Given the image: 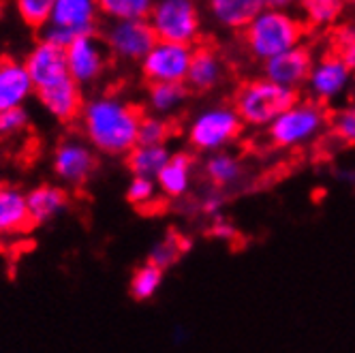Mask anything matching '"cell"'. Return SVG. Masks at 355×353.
<instances>
[{"mask_svg":"<svg viewBox=\"0 0 355 353\" xmlns=\"http://www.w3.org/2000/svg\"><path fill=\"white\" fill-rule=\"evenodd\" d=\"M82 127L92 148L98 153L120 157L137 146V133L144 114L120 96H96L82 110Z\"/></svg>","mask_w":355,"mask_h":353,"instance_id":"cell-1","label":"cell"},{"mask_svg":"<svg viewBox=\"0 0 355 353\" xmlns=\"http://www.w3.org/2000/svg\"><path fill=\"white\" fill-rule=\"evenodd\" d=\"M304 24L291 11L263 9L244 28V43L257 60H270L300 45Z\"/></svg>","mask_w":355,"mask_h":353,"instance_id":"cell-2","label":"cell"},{"mask_svg":"<svg viewBox=\"0 0 355 353\" xmlns=\"http://www.w3.org/2000/svg\"><path fill=\"white\" fill-rule=\"evenodd\" d=\"M297 101V92L278 86L266 78L246 82L234 101V110L248 127L268 129L270 124Z\"/></svg>","mask_w":355,"mask_h":353,"instance_id":"cell-3","label":"cell"},{"mask_svg":"<svg viewBox=\"0 0 355 353\" xmlns=\"http://www.w3.org/2000/svg\"><path fill=\"white\" fill-rule=\"evenodd\" d=\"M327 110L313 98L295 101V103L278 116L268 127V139L272 146L291 150L315 141L327 127Z\"/></svg>","mask_w":355,"mask_h":353,"instance_id":"cell-4","label":"cell"},{"mask_svg":"<svg viewBox=\"0 0 355 353\" xmlns=\"http://www.w3.org/2000/svg\"><path fill=\"white\" fill-rule=\"evenodd\" d=\"M244 129L238 112L230 105H214L201 110L189 124V144L197 153L214 155L220 153L230 144H234Z\"/></svg>","mask_w":355,"mask_h":353,"instance_id":"cell-5","label":"cell"},{"mask_svg":"<svg viewBox=\"0 0 355 353\" xmlns=\"http://www.w3.org/2000/svg\"><path fill=\"white\" fill-rule=\"evenodd\" d=\"M148 24L159 41L193 45L201 31L199 7L195 0H155Z\"/></svg>","mask_w":355,"mask_h":353,"instance_id":"cell-6","label":"cell"},{"mask_svg":"<svg viewBox=\"0 0 355 353\" xmlns=\"http://www.w3.org/2000/svg\"><path fill=\"white\" fill-rule=\"evenodd\" d=\"M98 13L96 0H56L49 24L43 28V39L67 47L75 37L94 35Z\"/></svg>","mask_w":355,"mask_h":353,"instance_id":"cell-7","label":"cell"},{"mask_svg":"<svg viewBox=\"0 0 355 353\" xmlns=\"http://www.w3.org/2000/svg\"><path fill=\"white\" fill-rule=\"evenodd\" d=\"M103 41L112 56L126 62H141L159 39L148 19H110Z\"/></svg>","mask_w":355,"mask_h":353,"instance_id":"cell-8","label":"cell"},{"mask_svg":"<svg viewBox=\"0 0 355 353\" xmlns=\"http://www.w3.org/2000/svg\"><path fill=\"white\" fill-rule=\"evenodd\" d=\"M193 45L157 41L141 60V73L150 84H187Z\"/></svg>","mask_w":355,"mask_h":353,"instance_id":"cell-9","label":"cell"},{"mask_svg":"<svg viewBox=\"0 0 355 353\" xmlns=\"http://www.w3.org/2000/svg\"><path fill=\"white\" fill-rule=\"evenodd\" d=\"M67 71L71 78L82 84H92L107 69V45L96 35H82L75 37L67 47Z\"/></svg>","mask_w":355,"mask_h":353,"instance_id":"cell-10","label":"cell"},{"mask_svg":"<svg viewBox=\"0 0 355 353\" xmlns=\"http://www.w3.org/2000/svg\"><path fill=\"white\" fill-rule=\"evenodd\" d=\"M353 71L334 54H325L317 62H313L311 75L306 80V90L313 101L325 105L329 101H336L347 92L351 84Z\"/></svg>","mask_w":355,"mask_h":353,"instance_id":"cell-11","label":"cell"},{"mask_svg":"<svg viewBox=\"0 0 355 353\" xmlns=\"http://www.w3.org/2000/svg\"><path fill=\"white\" fill-rule=\"evenodd\" d=\"M313 62L315 60H313L309 49L297 45L293 49H287V52L266 60L263 62V78L278 84V86L297 92V88L306 86Z\"/></svg>","mask_w":355,"mask_h":353,"instance_id":"cell-12","label":"cell"},{"mask_svg":"<svg viewBox=\"0 0 355 353\" xmlns=\"http://www.w3.org/2000/svg\"><path fill=\"white\" fill-rule=\"evenodd\" d=\"M24 67H26L35 90L54 84L62 78H67V54L64 47L52 41L41 39L24 60Z\"/></svg>","mask_w":355,"mask_h":353,"instance_id":"cell-13","label":"cell"},{"mask_svg":"<svg viewBox=\"0 0 355 353\" xmlns=\"http://www.w3.org/2000/svg\"><path fill=\"white\" fill-rule=\"evenodd\" d=\"M96 169L92 148L80 139H64L54 153V171L60 180L71 184H86Z\"/></svg>","mask_w":355,"mask_h":353,"instance_id":"cell-14","label":"cell"},{"mask_svg":"<svg viewBox=\"0 0 355 353\" xmlns=\"http://www.w3.org/2000/svg\"><path fill=\"white\" fill-rule=\"evenodd\" d=\"M37 96L41 101V105L45 107L47 114H52L58 122H73L78 116H82L84 110V98L80 84L75 82L71 75L67 78L43 86L37 90Z\"/></svg>","mask_w":355,"mask_h":353,"instance_id":"cell-15","label":"cell"},{"mask_svg":"<svg viewBox=\"0 0 355 353\" xmlns=\"http://www.w3.org/2000/svg\"><path fill=\"white\" fill-rule=\"evenodd\" d=\"M33 92L35 86L24 62L15 58H0V114L24 107Z\"/></svg>","mask_w":355,"mask_h":353,"instance_id":"cell-16","label":"cell"},{"mask_svg":"<svg viewBox=\"0 0 355 353\" xmlns=\"http://www.w3.org/2000/svg\"><path fill=\"white\" fill-rule=\"evenodd\" d=\"M35 225L26 195L17 189L3 187L0 189V236H13L31 232Z\"/></svg>","mask_w":355,"mask_h":353,"instance_id":"cell-17","label":"cell"},{"mask_svg":"<svg viewBox=\"0 0 355 353\" xmlns=\"http://www.w3.org/2000/svg\"><path fill=\"white\" fill-rule=\"evenodd\" d=\"M263 9V0H208L212 19L230 31H244Z\"/></svg>","mask_w":355,"mask_h":353,"instance_id":"cell-18","label":"cell"},{"mask_svg":"<svg viewBox=\"0 0 355 353\" xmlns=\"http://www.w3.org/2000/svg\"><path fill=\"white\" fill-rule=\"evenodd\" d=\"M223 73H225L223 60L214 49H210V47L193 49V58H191V67H189V75H187L189 88H193L197 92H208L220 84Z\"/></svg>","mask_w":355,"mask_h":353,"instance_id":"cell-19","label":"cell"},{"mask_svg":"<svg viewBox=\"0 0 355 353\" xmlns=\"http://www.w3.org/2000/svg\"><path fill=\"white\" fill-rule=\"evenodd\" d=\"M195 171V159L189 153H175L157 175V187L165 197L178 199L189 193Z\"/></svg>","mask_w":355,"mask_h":353,"instance_id":"cell-20","label":"cell"},{"mask_svg":"<svg viewBox=\"0 0 355 353\" xmlns=\"http://www.w3.org/2000/svg\"><path fill=\"white\" fill-rule=\"evenodd\" d=\"M204 171L214 189L225 191V189L238 184L244 178V163L236 155L227 153V150H220V153L208 155V159L204 163Z\"/></svg>","mask_w":355,"mask_h":353,"instance_id":"cell-21","label":"cell"},{"mask_svg":"<svg viewBox=\"0 0 355 353\" xmlns=\"http://www.w3.org/2000/svg\"><path fill=\"white\" fill-rule=\"evenodd\" d=\"M171 153L167 146H135L129 155H126V165L135 178H150L157 180L161 169L167 165Z\"/></svg>","mask_w":355,"mask_h":353,"instance_id":"cell-22","label":"cell"},{"mask_svg":"<svg viewBox=\"0 0 355 353\" xmlns=\"http://www.w3.org/2000/svg\"><path fill=\"white\" fill-rule=\"evenodd\" d=\"M26 201H28V210H31L35 225H41V223H47L54 216H58L67 208L69 197L58 187L43 184V187H37L35 191H31L26 195Z\"/></svg>","mask_w":355,"mask_h":353,"instance_id":"cell-23","label":"cell"},{"mask_svg":"<svg viewBox=\"0 0 355 353\" xmlns=\"http://www.w3.org/2000/svg\"><path fill=\"white\" fill-rule=\"evenodd\" d=\"M189 96L187 84H150L148 88V105L161 118L180 110Z\"/></svg>","mask_w":355,"mask_h":353,"instance_id":"cell-24","label":"cell"},{"mask_svg":"<svg viewBox=\"0 0 355 353\" xmlns=\"http://www.w3.org/2000/svg\"><path fill=\"white\" fill-rule=\"evenodd\" d=\"M189 248H191L189 238H184L182 234H178V232H169L159 244H155L148 261L165 272L167 268H171L173 264L180 261L182 255L189 253Z\"/></svg>","mask_w":355,"mask_h":353,"instance_id":"cell-25","label":"cell"},{"mask_svg":"<svg viewBox=\"0 0 355 353\" xmlns=\"http://www.w3.org/2000/svg\"><path fill=\"white\" fill-rule=\"evenodd\" d=\"M343 0H300L304 19L315 28L334 26L343 15Z\"/></svg>","mask_w":355,"mask_h":353,"instance_id":"cell-26","label":"cell"},{"mask_svg":"<svg viewBox=\"0 0 355 353\" xmlns=\"http://www.w3.org/2000/svg\"><path fill=\"white\" fill-rule=\"evenodd\" d=\"M98 9L110 19H148L155 0H96Z\"/></svg>","mask_w":355,"mask_h":353,"instance_id":"cell-27","label":"cell"},{"mask_svg":"<svg viewBox=\"0 0 355 353\" xmlns=\"http://www.w3.org/2000/svg\"><path fill=\"white\" fill-rule=\"evenodd\" d=\"M163 285V270L152 266L150 261L137 268L131 276V295L139 302L155 298V293Z\"/></svg>","mask_w":355,"mask_h":353,"instance_id":"cell-28","label":"cell"},{"mask_svg":"<svg viewBox=\"0 0 355 353\" xmlns=\"http://www.w3.org/2000/svg\"><path fill=\"white\" fill-rule=\"evenodd\" d=\"M56 0H15V11L31 28H45L52 17Z\"/></svg>","mask_w":355,"mask_h":353,"instance_id":"cell-29","label":"cell"},{"mask_svg":"<svg viewBox=\"0 0 355 353\" xmlns=\"http://www.w3.org/2000/svg\"><path fill=\"white\" fill-rule=\"evenodd\" d=\"M171 137V124L161 116H144L137 133L139 146H167Z\"/></svg>","mask_w":355,"mask_h":353,"instance_id":"cell-30","label":"cell"},{"mask_svg":"<svg viewBox=\"0 0 355 353\" xmlns=\"http://www.w3.org/2000/svg\"><path fill=\"white\" fill-rule=\"evenodd\" d=\"M157 180H150V178H135L129 184V189H126V199H129V204L135 206V208H148L157 201Z\"/></svg>","mask_w":355,"mask_h":353,"instance_id":"cell-31","label":"cell"},{"mask_svg":"<svg viewBox=\"0 0 355 353\" xmlns=\"http://www.w3.org/2000/svg\"><path fill=\"white\" fill-rule=\"evenodd\" d=\"M332 54L338 56L351 71H355V28L343 26L332 37Z\"/></svg>","mask_w":355,"mask_h":353,"instance_id":"cell-32","label":"cell"},{"mask_svg":"<svg viewBox=\"0 0 355 353\" xmlns=\"http://www.w3.org/2000/svg\"><path fill=\"white\" fill-rule=\"evenodd\" d=\"M329 122H332L334 135L343 144L355 146V103L343 107L340 112H336L332 118H329Z\"/></svg>","mask_w":355,"mask_h":353,"instance_id":"cell-33","label":"cell"},{"mask_svg":"<svg viewBox=\"0 0 355 353\" xmlns=\"http://www.w3.org/2000/svg\"><path fill=\"white\" fill-rule=\"evenodd\" d=\"M28 127V114L24 107H15L0 114V135H17Z\"/></svg>","mask_w":355,"mask_h":353,"instance_id":"cell-34","label":"cell"},{"mask_svg":"<svg viewBox=\"0 0 355 353\" xmlns=\"http://www.w3.org/2000/svg\"><path fill=\"white\" fill-rule=\"evenodd\" d=\"M225 191H218V189H212L204 199H201V204H199V210L204 212L206 216H212V218H218L223 216V208H225Z\"/></svg>","mask_w":355,"mask_h":353,"instance_id":"cell-35","label":"cell"},{"mask_svg":"<svg viewBox=\"0 0 355 353\" xmlns=\"http://www.w3.org/2000/svg\"><path fill=\"white\" fill-rule=\"evenodd\" d=\"M212 236L220 238V240H232L236 236V227L230 223V221H225L223 216L214 218V225H212Z\"/></svg>","mask_w":355,"mask_h":353,"instance_id":"cell-36","label":"cell"},{"mask_svg":"<svg viewBox=\"0 0 355 353\" xmlns=\"http://www.w3.org/2000/svg\"><path fill=\"white\" fill-rule=\"evenodd\" d=\"M266 9H274V11H291L293 7L300 5V0H263Z\"/></svg>","mask_w":355,"mask_h":353,"instance_id":"cell-37","label":"cell"},{"mask_svg":"<svg viewBox=\"0 0 355 353\" xmlns=\"http://www.w3.org/2000/svg\"><path fill=\"white\" fill-rule=\"evenodd\" d=\"M343 3H349V0H343Z\"/></svg>","mask_w":355,"mask_h":353,"instance_id":"cell-38","label":"cell"},{"mask_svg":"<svg viewBox=\"0 0 355 353\" xmlns=\"http://www.w3.org/2000/svg\"><path fill=\"white\" fill-rule=\"evenodd\" d=\"M353 5H355V0H353Z\"/></svg>","mask_w":355,"mask_h":353,"instance_id":"cell-39","label":"cell"},{"mask_svg":"<svg viewBox=\"0 0 355 353\" xmlns=\"http://www.w3.org/2000/svg\"><path fill=\"white\" fill-rule=\"evenodd\" d=\"M0 189H3V187H0Z\"/></svg>","mask_w":355,"mask_h":353,"instance_id":"cell-40","label":"cell"}]
</instances>
